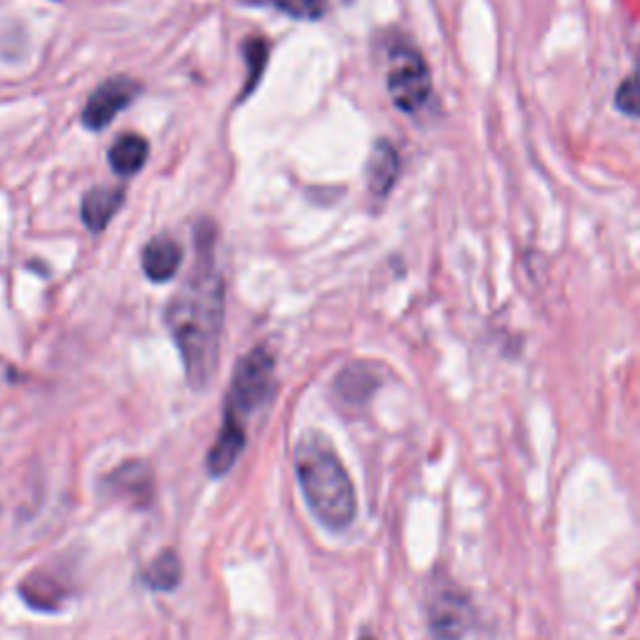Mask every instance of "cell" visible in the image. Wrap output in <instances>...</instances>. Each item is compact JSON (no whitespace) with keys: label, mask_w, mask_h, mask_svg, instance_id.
I'll use <instances>...</instances> for the list:
<instances>
[{"label":"cell","mask_w":640,"mask_h":640,"mask_svg":"<svg viewBox=\"0 0 640 640\" xmlns=\"http://www.w3.org/2000/svg\"><path fill=\"white\" fill-rule=\"evenodd\" d=\"M21 596L26 598L28 606L38 610H55L63 600V588L51 576H28L21 583Z\"/></svg>","instance_id":"15"},{"label":"cell","mask_w":640,"mask_h":640,"mask_svg":"<svg viewBox=\"0 0 640 640\" xmlns=\"http://www.w3.org/2000/svg\"><path fill=\"white\" fill-rule=\"evenodd\" d=\"M123 201H125L123 189H105V185H98V189L88 191L81 205V219L85 223V228L91 233H103L105 225L113 221V215L121 211Z\"/></svg>","instance_id":"11"},{"label":"cell","mask_w":640,"mask_h":640,"mask_svg":"<svg viewBox=\"0 0 640 640\" xmlns=\"http://www.w3.org/2000/svg\"><path fill=\"white\" fill-rule=\"evenodd\" d=\"M141 263L148 278L153 283H165L181 268L183 248L179 245V241L171 238V235H155L151 243H145Z\"/></svg>","instance_id":"9"},{"label":"cell","mask_w":640,"mask_h":640,"mask_svg":"<svg viewBox=\"0 0 640 640\" xmlns=\"http://www.w3.org/2000/svg\"><path fill=\"white\" fill-rule=\"evenodd\" d=\"M378 383V373L370 366H366V363H353V366L343 368V373L336 378V393L348 406H363V403L376 393Z\"/></svg>","instance_id":"12"},{"label":"cell","mask_w":640,"mask_h":640,"mask_svg":"<svg viewBox=\"0 0 640 640\" xmlns=\"http://www.w3.org/2000/svg\"><path fill=\"white\" fill-rule=\"evenodd\" d=\"M148 153H151V148H148L145 138L128 133L113 143L111 153H108V163L118 175H135L145 165Z\"/></svg>","instance_id":"13"},{"label":"cell","mask_w":640,"mask_h":640,"mask_svg":"<svg viewBox=\"0 0 640 640\" xmlns=\"http://www.w3.org/2000/svg\"><path fill=\"white\" fill-rule=\"evenodd\" d=\"M243 448H245V423L223 418V428L219 433V438H215L213 448L209 450V460H205L211 476L223 478L225 473L235 466V460L241 458Z\"/></svg>","instance_id":"10"},{"label":"cell","mask_w":640,"mask_h":640,"mask_svg":"<svg viewBox=\"0 0 640 640\" xmlns=\"http://www.w3.org/2000/svg\"><path fill=\"white\" fill-rule=\"evenodd\" d=\"M138 93H141V83L133 81V78H108V81L98 85L93 95L88 98L83 108V125L88 131H103L105 125L115 121L118 113H121L128 103L135 101Z\"/></svg>","instance_id":"5"},{"label":"cell","mask_w":640,"mask_h":640,"mask_svg":"<svg viewBox=\"0 0 640 640\" xmlns=\"http://www.w3.org/2000/svg\"><path fill=\"white\" fill-rule=\"evenodd\" d=\"M181 576L183 568L179 556H175V550H163V553H158L151 560V566L145 568L143 583L151 590H158V593H165V590L179 588Z\"/></svg>","instance_id":"14"},{"label":"cell","mask_w":640,"mask_h":640,"mask_svg":"<svg viewBox=\"0 0 640 640\" xmlns=\"http://www.w3.org/2000/svg\"><path fill=\"white\" fill-rule=\"evenodd\" d=\"M616 108L623 115L640 118V75H630L618 85Z\"/></svg>","instance_id":"18"},{"label":"cell","mask_w":640,"mask_h":640,"mask_svg":"<svg viewBox=\"0 0 640 640\" xmlns=\"http://www.w3.org/2000/svg\"><path fill=\"white\" fill-rule=\"evenodd\" d=\"M473 626V606L460 590H440L428 603V628L433 640H463Z\"/></svg>","instance_id":"6"},{"label":"cell","mask_w":640,"mask_h":640,"mask_svg":"<svg viewBox=\"0 0 640 640\" xmlns=\"http://www.w3.org/2000/svg\"><path fill=\"white\" fill-rule=\"evenodd\" d=\"M243 55H245V63H248V81H245L243 85V98H245L255 91V85H258V81L263 78L265 63H268V43H265V38L251 35L248 41L243 43Z\"/></svg>","instance_id":"16"},{"label":"cell","mask_w":640,"mask_h":640,"mask_svg":"<svg viewBox=\"0 0 640 640\" xmlns=\"http://www.w3.org/2000/svg\"><path fill=\"white\" fill-rule=\"evenodd\" d=\"M273 373L275 353L268 346H255L251 353H245L233 373L228 398H225V418L245 423L248 413L268 400L273 390Z\"/></svg>","instance_id":"3"},{"label":"cell","mask_w":640,"mask_h":640,"mask_svg":"<svg viewBox=\"0 0 640 640\" xmlns=\"http://www.w3.org/2000/svg\"><path fill=\"white\" fill-rule=\"evenodd\" d=\"M295 473L308 508L323 526L346 530L358 514L356 486L346 466L321 430L303 433L295 446Z\"/></svg>","instance_id":"2"},{"label":"cell","mask_w":640,"mask_h":640,"mask_svg":"<svg viewBox=\"0 0 640 640\" xmlns=\"http://www.w3.org/2000/svg\"><path fill=\"white\" fill-rule=\"evenodd\" d=\"M219 231L211 221L195 225V263L189 281L165 308V323L181 351L185 378L203 390L215 376L225 318V285L219 268Z\"/></svg>","instance_id":"1"},{"label":"cell","mask_w":640,"mask_h":640,"mask_svg":"<svg viewBox=\"0 0 640 640\" xmlns=\"http://www.w3.org/2000/svg\"><path fill=\"white\" fill-rule=\"evenodd\" d=\"M360 640H373V638H360Z\"/></svg>","instance_id":"19"},{"label":"cell","mask_w":640,"mask_h":640,"mask_svg":"<svg viewBox=\"0 0 640 640\" xmlns=\"http://www.w3.org/2000/svg\"><path fill=\"white\" fill-rule=\"evenodd\" d=\"M281 13L298 18V21H318L326 13L328 0H271Z\"/></svg>","instance_id":"17"},{"label":"cell","mask_w":640,"mask_h":640,"mask_svg":"<svg viewBox=\"0 0 640 640\" xmlns=\"http://www.w3.org/2000/svg\"><path fill=\"white\" fill-rule=\"evenodd\" d=\"M400 175V158L390 141H376L368 158V191L373 199H388Z\"/></svg>","instance_id":"8"},{"label":"cell","mask_w":640,"mask_h":640,"mask_svg":"<svg viewBox=\"0 0 640 640\" xmlns=\"http://www.w3.org/2000/svg\"><path fill=\"white\" fill-rule=\"evenodd\" d=\"M388 93L400 113H418L433 93L430 68L416 48L398 45L388 58Z\"/></svg>","instance_id":"4"},{"label":"cell","mask_w":640,"mask_h":640,"mask_svg":"<svg viewBox=\"0 0 640 640\" xmlns=\"http://www.w3.org/2000/svg\"><path fill=\"white\" fill-rule=\"evenodd\" d=\"M108 494L133 506H148L153 500V470L143 460H128L105 480Z\"/></svg>","instance_id":"7"}]
</instances>
